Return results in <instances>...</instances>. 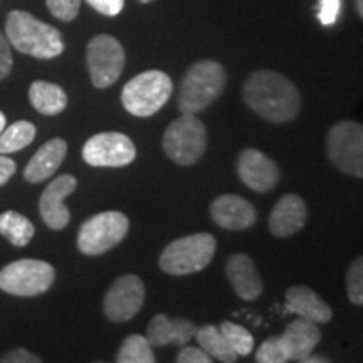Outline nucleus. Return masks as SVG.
Returning a JSON list of instances; mask_svg holds the SVG:
<instances>
[{"label": "nucleus", "instance_id": "obj_1", "mask_svg": "<svg viewBox=\"0 0 363 363\" xmlns=\"http://www.w3.org/2000/svg\"><path fill=\"white\" fill-rule=\"evenodd\" d=\"M242 93L247 106L271 123H288L301 110L298 88L276 71L252 72L244 83Z\"/></svg>", "mask_w": 363, "mask_h": 363}, {"label": "nucleus", "instance_id": "obj_2", "mask_svg": "<svg viewBox=\"0 0 363 363\" xmlns=\"http://www.w3.org/2000/svg\"><path fill=\"white\" fill-rule=\"evenodd\" d=\"M9 44L35 59H54L65 51V40L56 27L35 19L26 11H12L6 21Z\"/></svg>", "mask_w": 363, "mask_h": 363}, {"label": "nucleus", "instance_id": "obj_3", "mask_svg": "<svg viewBox=\"0 0 363 363\" xmlns=\"http://www.w3.org/2000/svg\"><path fill=\"white\" fill-rule=\"evenodd\" d=\"M225 69L217 61L195 62L182 79L179 93V110L197 115L217 101L225 88Z\"/></svg>", "mask_w": 363, "mask_h": 363}, {"label": "nucleus", "instance_id": "obj_4", "mask_svg": "<svg viewBox=\"0 0 363 363\" xmlns=\"http://www.w3.org/2000/svg\"><path fill=\"white\" fill-rule=\"evenodd\" d=\"M217 249L214 235L201 233L190 234L170 242L160 254L162 271L170 276H187L211 264Z\"/></svg>", "mask_w": 363, "mask_h": 363}, {"label": "nucleus", "instance_id": "obj_5", "mask_svg": "<svg viewBox=\"0 0 363 363\" xmlns=\"http://www.w3.org/2000/svg\"><path fill=\"white\" fill-rule=\"evenodd\" d=\"M174 91L170 76L163 71H145L136 74L121 91V103L130 115L148 118L160 111Z\"/></svg>", "mask_w": 363, "mask_h": 363}, {"label": "nucleus", "instance_id": "obj_6", "mask_svg": "<svg viewBox=\"0 0 363 363\" xmlns=\"http://www.w3.org/2000/svg\"><path fill=\"white\" fill-rule=\"evenodd\" d=\"M206 148V125L190 113H182V116L172 121L163 135V152L179 165H195L203 157Z\"/></svg>", "mask_w": 363, "mask_h": 363}, {"label": "nucleus", "instance_id": "obj_7", "mask_svg": "<svg viewBox=\"0 0 363 363\" xmlns=\"http://www.w3.org/2000/svg\"><path fill=\"white\" fill-rule=\"evenodd\" d=\"M56 269L40 259H19L0 271V289L12 296L33 298L51 289Z\"/></svg>", "mask_w": 363, "mask_h": 363}, {"label": "nucleus", "instance_id": "obj_8", "mask_svg": "<svg viewBox=\"0 0 363 363\" xmlns=\"http://www.w3.org/2000/svg\"><path fill=\"white\" fill-rule=\"evenodd\" d=\"M130 220L123 212L108 211L89 217L78 233V249L86 256L108 252L128 234Z\"/></svg>", "mask_w": 363, "mask_h": 363}, {"label": "nucleus", "instance_id": "obj_9", "mask_svg": "<svg viewBox=\"0 0 363 363\" xmlns=\"http://www.w3.org/2000/svg\"><path fill=\"white\" fill-rule=\"evenodd\" d=\"M125 49L120 40L108 34H99L86 48V62L94 88L106 89L120 79L125 67Z\"/></svg>", "mask_w": 363, "mask_h": 363}, {"label": "nucleus", "instance_id": "obj_10", "mask_svg": "<svg viewBox=\"0 0 363 363\" xmlns=\"http://www.w3.org/2000/svg\"><path fill=\"white\" fill-rule=\"evenodd\" d=\"M326 148L333 165L343 174L363 177V128L355 121H340L328 131Z\"/></svg>", "mask_w": 363, "mask_h": 363}, {"label": "nucleus", "instance_id": "obj_11", "mask_svg": "<svg viewBox=\"0 0 363 363\" xmlns=\"http://www.w3.org/2000/svg\"><path fill=\"white\" fill-rule=\"evenodd\" d=\"M136 157V148L128 136L118 131H106L91 136L83 147V160L91 167L118 169L130 165Z\"/></svg>", "mask_w": 363, "mask_h": 363}, {"label": "nucleus", "instance_id": "obj_12", "mask_svg": "<svg viewBox=\"0 0 363 363\" xmlns=\"http://www.w3.org/2000/svg\"><path fill=\"white\" fill-rule=\"evenodd\" d=\"M145 301L143 281L136 274L120 276L108 289L103 301L104 315L113 323H123L136 316Z\"/></svg>", "mask_w": 363, "mask_h": 363}, {"label": "nucleus", "instance_id": "obj_13", "mask_svg": "<svg viewBox=\"0 0 363 363\" xmlns=\"http://www.w3.org/2000/svg\"><path fill=\"white\" fill-rule=\"evenodd\" d=\"M78 180L69 174L59 175L44 189L39 201V212L44 224L52 230H62L69 224L71 212L65 206V199L74 192Z\"/></svg>", "mask_w": 363, "mask_h": 363}, {"label": "nucleus", "instance_id": "obj_14", "mask_svg": "<svg viewBox=\"0 0 363 363\" xmlns=\"http://www.w3.org/2000/svg\"><path fill=\"white\" fill-rule=\"evenodd\" d=\"M238 174L240 180L254 192H269L279 180V169L259 150L246 148L239 153Z\"/></svg>", "mask_w": 363, "mask_h": 363}, {"label": "nucleus", "instance_id": "obj_15", "mask_svg": "<svg viewBox=\"0 0 363 363\" xmlns=\"http://www.w3.org/2000/svg\"><path fill=\"white\" fill-rule=\"evenodd\" d=\"M211 216L217 225L227 230H244L257 220V212L252 203L234 194L217 197L211 206Z\"/></svg>", "mask_w": 363, "mask_h": 363}, {"label": "nucleus", "instance_id": "obj_16", "mask_svg": "<svg viewBox=\"0 0 363 363\" xmlns=\"http://www.w3.org/2000/svg\"><path fill=\"white\" fill-rule=\"evenodd\" d=\"M306 203L299 195L288 194L279 199L269 216V230L276 238H289L305 227Z\"/></svg>", "mask_w": 363, "mask_h": 363}, {"label": "nucleus", "instance_id": "obj_17", "mask_svg": "<svg viewBox=\"0 0 363 363\" xmlns=\"http://www.w3.org/2000/svg\"><path fill=\"white\" fill-rule=\"evenodd\" d=\"M286 310L316 325L328 323L333 316L328 303L303 284L293 286L286 291Z\"/></svg>", "mask_w": 363, "mask_h": 363}, {"label": "nucleus", "instance_id": "obj_18", "mask_svg": "<svg viewBox=\"0 0 363 363\" xmlns=\"http://www.w3.org/2000/svg\"><path fill=\"white\" fill-rule=\"evenodd\" d=\"M195 325L185 318H169L157 315L150 321L147 338L152 347H165V345H187L194 338Z\"/></svg>", "mask_w": 363, "mask_h": 363}, {"label": "nucleus", "instance_id": "obj_19", "mask_svg": "<svg viewBox=\"0 0 363 363\" xmlns=\"http://www.w3.org/2000/svg\"><path fill=\"white\" fill-rule=\"evenodd\" d=\"M225 274L239 298L252 301L262 293V281L254 261L246 254H234L225 264Z\"/></svg>", "mask_w": 363, "mask_h": 363}, {"label": "nucleus", "instance_id": "obj_20", "mask_svg": "<svg viewBox=\"0 0 363 363\" xmlns=\"http://www.w3.org/2000/svg\"><path fill=\"white\" fill-rule=\"evenodd\" d=\"M67 155V143L62 138H52L45 142L30 162L27 163L24 170V179L30 184H40V182L51 179L56 170L61 167Z\"/></svg>", "mask_w": 363, "mask_h": 363}, {"label": "nucleus", "instance_id": "obj_21", "mask_svg": "<svg viewBox=\"0 0 363 363\" xmlns=\"http://www.w3.org/2000/svg\"><path fill=\"white\" fill-rule=\"evenodd\" d=\"M281 338L284 340L286 347H288L291 360L301 362L303 358L315 350V347L321 340V333L316 323L308 321L305 318H298L286 326Z\"/></svg>", "mask_w": 363, "mask_h": 363}, {"label": "nucleus", "instance_id": "obj_22", "mask_svg": "<svg viewBox=\"0 0 363 363\" xmlns=\"http://www.w3.org/2000/svg\"><path fill=\"white\" fill-rule=\"evenodd\" d=\"M29 99L34 110L45 116L59 115L67 106L66 91L48 81H34L29 88Z\"/></svg>", "mask_w": 363, "mask_h": 363}, {"label": "nucleus", "instance_id": "obj_23", "mask_svg": "<svg viewBox=\"0 0 363 363\" xmlns=\"http://www.w3.org/2000/svg\"><path fill=\"white\" fill-rule=\"evenodd\" d=\"M194 337L197 338L202 350L211 358H216V360L224 363H233L238 360V353L230 348V345L227 343L222 331L216 328V326L206 325L202 328H197Z\"/></svg>", "mask_w": 363, "mask_h": 363}, {"label": "nucleus", "instance_id": "obj_24", "mask_svg": "<svg viewBox=\"0 0 363 363\" xmlns=\"http://www.w3.org/2000/svg\"><path fill=\"white\" fill-rule=\"evenodd\" d=\"M34 225L26 216L16 211H7L0 214V234L6 238L9 242L17 247H24L34 238Z\"/></svg>", "mask_w": 363, "mask_h": 363}, {"label": "nucleus", "instance_id": "obj_25", "mask_svg": "<svg viewBox=\"0 0 363 363\" xmlns=\"http://www.w3.org/2000/svg\"><path fill=\"white\" fill-rule=\"evenodd\" d=\"M35 138V126L30 121H16L11 126H6L0 133V153L9 155V153L19 152V150L29 147Z\"/></svg>", "mask_w": 363, "mask_h": 363}, {"label": "nucleus", "instance_id": "obj_26", "mask_svg": "<svg viewBox=\"0 0 363 363\" xmlns=\"http://www.w3.org/2000/svg\"><path fill=\"white\" fill-rule=\"evenodd\" d=\"M152 345H150L147 337L142 335H130L121 343L118 350L116 362L118 363H153L155 355H153Z\"/></svg>", "mask_w": 363, "mask_h": 363}, {"label": "nucleus", "instance_id": "obj_27", "mask_svg": "<svg viewBox=\"0 0 363 363\" xmlns=\"http://www.w3.org/2000/svg\"><path fill=\"white\" fill-rule=\"evenodd\" d=\"M219 330L224 335L227 343L230 345V348L238 353V357H246L252 352L254 348V338L251 331L244 328V326L235 325L233 321H224L219 326Z\"/></svg>", "mask_w": 363, "mask_h": 363}, {"label": "nucleus", "instance_id": "obj_28", "mask_svg": "<svg viewBox=\"0 0 363 363\" xmlns=\"http://www.w3.org/2000/svg\"><path fill=\"white\" fill-rule=\"evenodd\" d=\"M289 360L291 357H289V350L281 335L264 340L256 352V362L259 363H284Z\"/></svg>", "mask_w": 363, "mask_h": 363}, {"label": "nucleus", "instance_id": "obj_29", "mask_svg": "<svg viewBox=\"0 0 363 363\" xmlns=\"http://www.w3.org/2000/svg\"><path fill=\"white\" fill-rule=\"evenodd\" d=\"M347 294L353 305H363V259L357 257L347 272Z\"/></svg>", "mask_w": 363, "mask_h": 363}, {"label": "nucleus", "instance_id": "obj_30", "mask_svg": "<svg viewBox=\"0 0 363 363\" xmlns=\"http://www.w3.org/2000/svg\"><path fill=\"white\" fill-rule=\"evenodd\" d=\"M49 12L62 22H71L78 17L81 0H45Z\"/></svg>", "mask_w": 363, "mask_h": 363}, {"label": "nucleus", "instance_id": "obj_31", "mask_svg": "<svg viewBox=\"0 0 363 363\" xmlns=\"http://www.w3.org/2000/svg\"><path fill=\"white\" fill-rule=\"evenodd\" d=\"M340 12H342V0H320L318 19H320L321 26H333L338 21Z\"/></svg>", "mask_w": 363, "mask_h": 363}, {"label": "nucleus", "instance_id": "obj_32", "mask_svg": "<svg viewBox=\"0 0 363 363\" xmlns=\"http://www.w3.org/2000/svg\"><path fill=\"white\" fill-rule=\"evenodd\" d=\"M13 66L12 49L6 35L0 33V81L6 79L11 74Z\"/></svg>", "mask_w": 363, "mask_h": 363}, {"label": "nucleus", "instance_id": "obj_33", "mask_svg": "<svg viewBox=\"0 0 363 363\" xmlns=\"http://www.w3.org/2000/svg\"><path fill=\"white\" fill-rule=\"evenodd\" d=\"M94 11L103 13V16L115 17L123 11L125 0H86Z\"/></svg>", "mask_w": 363, "mask_h": 363}, {"label": "nucleus", "instance_id": "obj_34", "mask_svg": "<svg viewBox=\"0 0 363 363\" xmlns=\"http://www.w3.org/2000/svg\"><path fill=\"white\" fill-rule=\"evenodd\" d=\"M177 362L179 363H211L212 358L207 355L202 348L195 347H187L184 345V348L177 355Z\"/></svg>", "mask_w": 363, "mask_h": 363}, {"label": "nucleus", "instance_id": "obj_35", "mask_svg": "<svg viewBox=\"0 0 363 363\" xmlns=\"http://www.w3.org/2000/svg\"><path fill=\"white\" fill-rule=\"evenodd\" d=\"M4 363H39L40 358L26 348H13L2 357Z\"/></svg>", "mask_w": 363, "mask_h": 363}, {"label": "nucleus", "instance_id": "obj_36", "mask_svg": "<svg viewBox=\"0 0 363 363\" xmlns=\"http://www.w3.org/2000/svg\"><path fill=\"white\" fill-rule=\"evenodd\" d=\"M16 170H17V165L12 158L0 155V187L6 185L7 182L12 179V175L16 174Z\"/></svg>", "mask_w": 363, "mask_h": 363}, {"label": "nucleus", "instance_id": "obj_37", "mask_svg": "<svg viewBox=\"0 0 363 363\" xmlns=\"http://www.w3.org/2000/svg\"><path fill=\"white\" fill-rule=\"evenodd\" d=\"M328 362H330L328 357H325V355H313V353H310V355H306L299 363H328Z\"/></svg>", "mask_w": 363, "mask_h": 363}, {"label": "nucleus", "instance_id": "obj_38", "mask_svg": "<svg viewBox=\"0 0 363 363\" xmlns=\"http://www.w3.org/2000/svg\"><path fill=\"white\" fill-rule=\"evenodd\" d=\"M355 9H357V13L358 16H363V0H355Z\"/></svg>", "mask_w": 363, "mask_h": 363}, {"label": "nucleus", "instance_id": "obj_39", "mask_svg": "<svg viewBox=\"0 0 363 363\" xmlns=\"http://www.w3.org/2000/svg\"><path fill=\"white\" fill-rule=\"evenodd\" d=\"M7 126V120H6V115H4L2 111H0V133H2L4 128Z\"/></svg>", "mask_w": 363, "mask_h": 363}, {"label": "nucleus", "instance_id": "obj_40", "mask_svg": "<svg viewBox=\"0 0 363 363\" xmlns=\"http://www.w3.org/2000/svg\"><path fill=\"white\" fill-rule=\"evenodd\" d=\"M138 2H142V4H150V2H153V0H138Z\"/></svg>", "mask_w": 363, "mask_h": 363}]
</instances>
